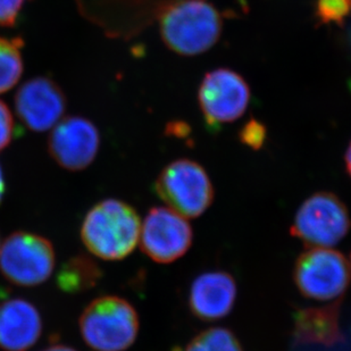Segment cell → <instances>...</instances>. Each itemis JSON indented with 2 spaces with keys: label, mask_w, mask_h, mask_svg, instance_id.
<instances>
[{
  "label": "cell",
  "mask_w": 351,
  "mask_h": 351,
  "mask_svg": "<svg viewBox=\"0 0 351 351\" xmlns=\"http://www.w3.org/2000/svg\"><path fill=\"white\" fill-rule=\"evenodd\" d=\"M3 193H5V181H3V171L0 167V202L3 200Z\"/></svg>",
  "instance_id": "24"
},
{
  "label": "cell",
  "mask_w": 351,
  "mask_h": 351,
  "mask_svg": "<svg viewBox=\"0 0 351 351\" xmlns=\"http://www.w3.org/2000/svg\"><path fill=\"white\" fill-rule=\"evenodd\" d=\"M350 228L345 202L335 193L322 191L302 202L290 232L308 248H332L346 238Z\"/></svg>",
  "instance_id": "5"
},
{
  "label": "cell",
  "mask_w": 351,
  "mask_h": 351,
  "mask_svg": "<svg viewBox=\"0 0 351 351\" xmlns=\"http://www.w3.org/2000/svg\"><path fill=\"white\" fill-rule=\"evenodd\" d=\"M350 280V264L341 252L332 248H308L293 267V281L299 292L318 302L341 298Z\"/></svg>",
  "instance_id": "6"
},
{
  "label": "cell",
  "mask_w": 351,
  "mask_h": 351,
  "mask_svg": "<svg viewBox=\"0 0 351 351\" xmlns=\"http://www.w3.org/2000/svg\"><path fill=\"white\" fill-rule=\"evenodd\" d=\"M252 93L248 83L230 69H216L206 74L198 90V103L209 129H219L245 113Z\"/></svg>",
  "instance_id": "8"
},
{
  "label": "cell",
  "mask_w": 351,
  "mask_h": 351,
  "mask_svg": "<svg viewBox=\"0 0 351 351\" xmlns=\"http://www.w3.org/2000/svg\"><path fill=\"white\" fill-rule=\"evenodd\" d=\"M237 299V283L224 271L202 273L190 287L189 307L195 317L214 322L226 317Z\"/></svg>",
  "instance_id": "12"
},
{
  "label": "cell",
  "mask_w": 351,
  "mask_h": 351,
  "mask_svg": "<svg viewBox=\"0 0 351 351\" xmlns=\"http://www.w3.org/2000/svg\"><path fill=\"white\" fill-rule=\"evenodd\" d=\"M80 331L95 351H124L136 341L139 317L129 302L106 295L96 299L83 311Z\"/></svg>",
  "instance_id": "3"
},
{
  "label": "cell",
  "mask_w": 351,
  "mask_h": 351,
  "mask_svg": "<svg viewBox=\"0 0 351 351\" xmlns=\"http://www.w3.org/2000/svg\"><path fill=\"white\" fill-rule=\"evenodd\" d=\"M162 39L174 53L197 56L215 46L222 34L219 10L206 0H179L159 15Z\"/></svg>",
  "instance_id": "1"
},
{
  "label": "cell",
  "mask_w": 351,
  "mask_h": 351,
  "mask_svg": "<svg viewBox=\"0 0 351 351\" xmlns=\"http://www.w3.org/2000/svg\"><path fill=\"white\" fill-rule=\"evenodd\" d=\"M350 262H351V261H350ZM350 267H351V263H350Z\"/></svg>",
  "instance_id": "25"
},
{
  "label": "cell",
  "mask_w": 351,
  "mask_h": 351,
  "mask_svg": "<svg viewBox=\"0 0 351 351\" xmlns=\"http://www.w3.org/2000/svg\"><path fill=\"white\" fill-rule=\"evenodd\" d=\"M43 351H77L75 349L71 348L69 346L53 345L50 346L48 348L43 349Z\"/></svg>",
  "instance_id": "23"
},
{
  "label": "cell",
  "mask_w": 351,
  "mask_h": 351,
  "mask_svg": "<svg viewBox=\"0 0 351 351\" xmlns=\"http://www.w3.org/2000/svg\"><path fill=\"white\" fill-rule=\"evenodd\" d=\"M141 223L136 209L117 199L93 206L83 219L81 239L91 254L105 261H121L134 250Z\"/></svg>",
  "instance_id": "2"
},
{
  "label": "cell",
  "mask_w": 351,
  "mask_h": 351,
  "mask_svg": "<svg viewBox=\"0 0 351 351\" xmlns=\"http://www.w3.org/2000/svg\"><path fill=\"white\" fill-rule=\"evenodd\" d=\"M143 252L154 262L171 264L186 255L193 245V228L188 219L171 208L150 209L140 231Z\"/></svg>",
  "instance_id": "9"
},
{
  "label": "cell",
  "mask_w": 351,
  "mask_h": 351,
  "mask_svg": "<svg viewBox=\"0 0 351 351\" xmlns=\"http://www.w3.org/2000/svg\"><path fill=\"white\" fill-rule=\"evenodd\" d=\"M23 41L19 38L0 37V93L16 86L23 73Z\"/></svg>",
  "instance_id": "16"
},
{
  "label": "cell",
  "mask_w": 351,
  "mask_h": 351,
  "mask_svg": "<svg viewBox=\"0 0 351 351\" xmlns=\"http://www.w3.org/2000/svg\"><path fill=\"white\" fill-rule=\"evenodd\" d=\"M345 164L347 172H348L349 176L351 178V141L349 143L348 148L346 150Z\"/></svg>",
  "instance_id": "22"
},
{
  "label": "cell",
  "mask_w": 351,
  "mask_h": 351,
  "mask_svg": "<svg viewBox=\"0 0 351 351\" xmlns=\"http://www.w3.org/2000/svg\"><path fill=\"white\" fill-rule=\"evenodd\" d=\"M27 0H0V27H14Z\"/></svg>",
  "instance_id": "21"
},
{
  "label": "cell",
  "mask_w": 351,
  "mask_h": 351,
  "mask_svg": "<svg viewBox=\"0 0 351 351\" xmlns=\"http://www.w3.org/2000/svg\"><path fill=\"white\" fill-rule=\"evenodd\" d=\"M155 191L169 208L186 219L202 216L214 200V186L200 164L178 159L162 169Z\"/></svg>",
  "instance_id": "4"
},
{
  "label": "cell",
  "mask_w": 351,
  "mask_h": 351,
  "mask_svg": "<svg viewBox=\"0 0 351 351\" xmlns=\"http://www.w3.org/2000/svg\"><path fill=\"white\" fill-rule=\"evenodd\" d=\"M21 121L32 131L43 132L60 122L66 110V98L53 80L39 77L21 86L15 98Z\"/></svg>",
  "instance_id": "11"
},
{
  "label": "cell",
  "mask_w": 351,
  "mask_h": 351,
  "mask_svg": "<svg viewBox=\"0 0 351 351\" xmlns=\"http://www.w3.org/2000/svg\"><path fill=\"white\" fill-rule=\"evenodd\" d=\"M314 16L317 25L342 27L351 16V0H316Z\"/></svg>",
  "instance_id": "18"
},
{
  "label": "cell",
  "mask_w": 351,
  "mask_h": 351,
  "mask_svg": "<svg viewBox=\"0 0 351 351\" xmlns=\"http://www.w3.org/2000/svg\"><path fill=\"white\" fill-rule=\"evenodd\" d=\"M100 134L96 125L81 117H67L50 134L48 147L53 160L67 171H82L96 158Z\"/></svg>",
  "instance_id": "10"
},
{
  "label": "cell",
  "mask_w": 351,
  "mask_h": 351,
  "mask_svg": "<svg viewBox=\"0 0 351 351\" xmlns=\"http://www.w3.org/2000/svg\"><path fill=\"white\" fill-rule=\"evenodd\" d=\"M101 269L93 259L84 255L69 259L57 274V285L67 293H80L96 287L101 278Z\"/></svg>",
  "instance_id": "15"
},
{
  "label": "cell",
  "mask_w": 351,
  "mask_h": 351,
  "mask_svg": "<svg viewBox=\"0 0 351 351\" xmlns=\"http://www.w3.org/2000/svg\"><path fill=\"white\" fill-rule=\"evenodd\" d=\"M16 134L17 128L13 115L6 104L0 100V152L10 146Z\"/></svg>",
  "instance_id": "20"
},
{
  "label": "cell",
  "mask_w": 351,
  "mask_h": 351,
  "mask_svg": "<svg viewBox=\"0 0 351 351\" xmlns=\"http://www.w3.org/2000/svg\"><path fill=\"white\" fill-rule=\"evenodd\" d=\"M293 335L299 342L332 346L342 340L339 324V304L300 309L295 315Z\"/></svg>",
  "instance_id": "14"
},
{
  "label": "cell",
  "mask_w": 351,
  "mask_h": 351,
  "mask_svg": "<svg viewBox=\"0 0 351 351\" xmlns=\"http://www.w3.org/2000/svg\"><path fill=\"white\" fill-rule=\"evenodd\" d=\"M55 267V252L47 239L27 232L10 235L0 249V271L14 285L34 287L46 282Z\"/></svg>",
  "instance_id": "7"
},
{
  "label": "cell",
  "mask_w": 351,
  "mask_h": 351,
  "mask_svg": "<svg viewBox=\"0 0 351 351\" xmlns=\"http://www.w3.org/2000/svg\"><path fill=\"white\" fill-rule=\"evenodd\" d=\"M184 351H243L237 335L229 328H210L200 332Z\"/></svg>",
  "instance_id": "17"
},
{
  "label": "cell",
  "mask_w": 351,
  "mask_h": 351,
  "mask_svg": "<svg viewBox=\"0 0 351 351\" xmlns=\"http://www.w3.org/2000/svg\"><path fill=\"white\" fill-rule=\"evenodd\" d=\"M267 138V130L257 119H249L239 131V139L245 146L254 150L262 149Z\"/></svg>",
  "instance_id": "19"
},
{
  "label": "cell",
  "mask_w": 351,
  "mask_h": 351,
  "mask_svg": "<svg viewBox=\"0 0 351 351\" xmlns=\"http://www.w3.org/2000/svg\"><path fill=\"white\" fill-rule=\"evenodd\" d=\"M43 321L38 309L24 299L0 304V349L27 351L39 340Z\"/></svg>",
  "instance_id": "13"
}]
</instances>
